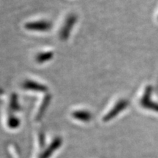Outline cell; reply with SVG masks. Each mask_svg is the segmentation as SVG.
<instances>
[{
  "label": "cell",
  "mask_w": 158,
  "mask_h": 158,
  "mask_svg": "<svg viewBox=\"0 0 158 158\" xmlns=\"http://www.w3.org/2000/svg\"><path fill=\"white\" fill-rule=\"evenodd\" d=\"M50 27L49 23H46L45 21H38V22L30 23L28 25V28L30 29H34V30H48Z\"/></svg>",
  "instance_id": "cell-1"
},
{
  "label": "cell",
  "mask_w": 158,
  "mask_h": 158,
  "mask_svg": "<svg viewBox=\"0 0 158 158\" xmlns=\"http://www.w3.org/2000/svg\"><path fill=\"white\" fill-rule=\"evenodd\" d=\"M60 142H61V140L60 139H57L56 140V141H55V143H54L52 144V145L50 147H49V149H48V151H45L44 152V153L43 154L42 156H40L39 158H49L52 155L53 153H54V152L56 150L58 147H59V145H60Z\"/></svg>",
  "instance_id": "cell-2"
}]
</instances>
